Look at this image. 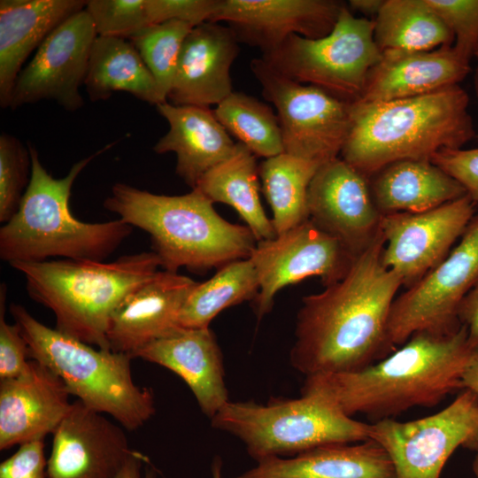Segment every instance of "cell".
I'll return each mask as SVG.
<instances>
[{
    "mask_svg": "<svg viewBox=\"0 0 478 478\" xmlns=\"http://www.w3.org/2000/svg\"><path fill=\"white\" fill-rule=\"evenodd\" d=\"M383 245L380 231L342 280L303 297L289 358L305 377L357 372L397 350L388 324L402 282L382 264Z\"/></svg>",
    "mask_w": 478,
    "mask_h": 478,
    "instance_id": "6da1fadb",
    "label": "cell"
},
{
    "mask_svg": "<svg viewBox=\"0 0 478 478\" xmlns=\"http://www.w3.org/2000/svg\"><path fill=\"white\" fill-rule=\"evenodd\" d=\"M470 347L466 328L416 332L400 349L362 370L306 376L301 393L320 395L346 415L374 422L415 406L432 407L461 389Z\"/></svg>",
    "mask_w": 478,
    "mask_h": 478,
    "instance_id": "7a4b0ae2",
    "label": "cell"
},
{
    "mask_svg": "<svg viewBox=\"0 0 478 478\" xmlns=\"http://www.w3.org/2000/svg\"><path fill=\"white\" fill-rule=\"evenodd\" d=\"M468 105L459 84L413 97L352 103L340 158L369 178L397 161L461 149L475 136Z\"/></svg>",
    "mask_w": 478,
    "mask_h": 478,
    "instance_id": "3957f363",
    "label": "cell"
},
{
    "mask_svg": "<svg viewBox=\"0 0 478 478\" xmlns=\"http://www.w3.org/2000/svg\"><path fill=\"white\" fill-rule=\"evenodd\" d=\"M104 207L150 236L164 270L204 273L249 258L257 240L247 226L223 219L200 190L166 196L117 182Z\"/></svg>",
    "mask_w": 478,
    "mask_h": 478,
    "instance_id": "277c9868",
    "label": "cell"
},
{
    "mask_svg": "<svg viewBox=\"0 0 478 478\" xmlns=\"http://www.w3.org/2000/svg\"><path fill=\"white\" fill-rule=\"evenodd\" d=\"M112 144L79 160L59 179L48 173L35 148L28 145L31 177L18 211L0 228L2 260L41 262L60 257L104 261L118 249L132 234V226L120 219L83 222L69 207L72 187L80 173Z\"/></svg>",
    "mask_w": 478,
    "mask_h": 478,
    "instance_id": "5b68a950",
    "label": "cell"
},
{
    "mask_svg": "<svg viewBox=\"0 0 478 478\" xmlns=\"http://www.w3.org/2000/svg\"><path fill=\"white\" fill-rule=\"evenodd\" d=\"M9 265L24 276L29 297L54 313L56 329L111 350L107 330L113 312L156 275L160 261L151 251L111 262L62 258Z\"/></svg>",
    "mask_w": 478,
    "mask_h": 478,
    "instance_id": "8992f818",
    "label": "cell"
},
{
    "mask_svg": "<svg viewBox=\"0 0 478 478\" xmlns=\"http://www.w3.org/2000/svg\"><path fill=\"white\" fill-rule=\"evenodd\" d=\"M10 312L27 342L29 358L55 373L86 406L128 431L154 415L153 393L135 382L129 354L100 349L50 328L21 305L12 303Z\"/></svg>",
    "mask_w": 478,
    "mask_h": 478,
    "instance_id": "52a82bcc",
    "label": "cell"
},
{
    "mask_svg": "<svg viewBox=\"0 0 478 478\" xmlns=\"http://www.w3.org/2000/svg\"><path fill=\"white\" fill-rule=\"evenodd\" d=\"M211 424L243 441L257 461L297 455L323 444L363 442L369 439L370 430V424L312 392L295 399L271 398L266 405L228 401Z\"/></svg>",
    "mask_w": 478,
    "mask_h": 478,
    "instance_id": "ba28073f",
    "label": "cell"
},
{
    "mask_svg": "<svg viewBox=\"0 0 478 478\" xmlns=\"http://www.w3.org/2000/svg\"><path fill=\"white\" fill-rule=\"evenodd\" d=\"M374 33V19L354 16L346 4L326 36L291 35L261 58L287 78L352 104L360 99L368 73L382 58Z\"/></svg>",
    "mask_w": 478,
    "mask_h": 478,
    "instance_id": "9c48e42d",
    "label": "cell"
},
{
    "mask_svg": "<svg viewBox=\"0 0 478 478\" xmlns=\"http://www.w3.org/2000/svg\"><path fill=\"white\" fill-rule=\"evenodd\" d=\"M251 70L276 109L284 152L320 165L339 157L351 127V104L287 78L262 58L251 60Z\"/></svg>",
    "mask_w": 478,
    "mask_h": 478,
    "instance_id": "30bf717a",
    "label": "cell"
},
{
    "mask_svg": "<svg viewBox=\"0 0 478 478\" xmlns=\"http://www.w3.org/2000/svg\"><path fill=\"white\" fill-rule=\"evenodd\" d=\"M369 439L391 459L395 478H440L457 448L478 452V397L464 389L442 411L411 421L370 424Z\"/></svg>",
    "mask_w": 478,
    "mask_h": 478,
    "instance_id": "8fae6325",
    "label": "cell"
},
{
    "mask_svg": "<svg viewBox=\"0 0 478 478\" xmlns=\"http://www.w3.org/2000/svg\"><path fill=\"white\" fill-rule=\"evenodd\" d=\"M460 238L436 266L395 298L388 331L396 349L416 332L450 334L460 328L459 305L478 281V213Z\"/></svg>",
    "mask_w": 478,
    "mask_h": 478,
    "instance_id": "7c38bea8",
    "label": "cell"
},
{
    "mask_svg": "<svg viewBox=\"0 0 478 478\" xmlns=\"http://www.w3.org/2000/svg\"><path fill=\"white\" fill-rule=\"evenodd\" d=\"M356 258L311 220L258 242L249 258L259 283L253 301L258 319L272 310L277 292L284 287L311 276L320 277L325 287L332 285L347 274Z\"/></svg>",
    "mask_w": 478,
    "mask_h": 478,
    "instance_id": "4fadbf2b",
    "label": "cell"
},
{
    "mask_svg": "<svg viewBox=\"0 0 478 478\" xmlns=\"http://www.w3.org/2000/svg\"><path fill=\"white\" fill-rule=\"evenodd\" d=\"M96 37L85 9L63 21L19 73L9 108L42 100H54L70 112L81 108L84 100L79 89L84 84Z\"/></svg>",
    "mask_w": 478,
    "mask_h": 478,
    "instance_id": "5bb4252c",
    "label": "cell"
},
{
    "mask_svg": "<svg viewBox=\"0 0 478 478\" xmlns=\"http://www.w3.org/2000/svg\"><path fill=\"white\" fill-rule=\"evenodd\" d=\"M475 205L466 194L426 212L382 215V264L402 286L412 287L449 254L475 215Z\"/></svg>",
    "mask_w": 478,
    "mask_h": 478,
    "instance_id": "9a60e30c",
    "label": "cell"
},
{
    "mask_svg": "<svg viewBox=\"0 0 478 478\" xmlns=\"http://www.w3.org/2000/svg\"><path fill=\"white\" fill-rule=\"evenodd\" d=\"M308 212L309 220L354 257L380 234L382 215L373 200L369 179L339 157L315 173L308 189Z\"/></svg>",
    "mask_w": 478,
    "mask_h": 478,
    "instance_id": "2e32d148",
    "label": "cell"
},
{
    "mask_svg": "<svg viewBox=\"0 0 478 478\" xmlns=\"http://www.w3.org/2000/svg\"><path fill=\"white\" fill-rule=\"evenodd\" d=\"M52 435L47 478H115L132 452L121 425L78 399Z\"/></svg>",
    "mask_w": 478,
    "mask_h": 478,
    "instance_id": "e0dca14e",
    "label": "cell"
},
{
    "mask_svg": "<svg viewBox=\"0 0 478 478\" xmlns=\"http://www.w3.org/2000/svg\"><path fill=\"white\" fill-rule=\"evenodd\" d=\"M345 4L336 0H220L210 22H226L239 42L258 48L263 55L291 35L326 36Z\"/></svg>",
    "mask_w": 478,
    "mask_h": 478,
    "instance_id": "ac0fdd59",
    "label": "cell"
},
{
    "mask_svg": "<svg viewBox=\"0 0 478 478\" xmlns=\"http://www.w3.org/2000/svg\"><path fill=\"white\" fill-rule=\"evenodd\" d=\"M71 396L55 373L34 359L22 375L0 381V450L53 434L72 405Z\"/></svg>",
    "mask_w": 478,
    "mask_h": 478,
    "instance_id": "d6986e66",
    "label": "cell"
},
{
    "mask_svg": "<svg viewBox=\"0 0 478 478\" xmlns=\"http://www.w3.org/2000/svg\"><path fill=\"white\" fill-rule=\"evenodd\" d=\"M238 44L228 26L205 22L193 27L182 44L167 102L207 108L221 103L234 92L230 69Z\"/></svg>",
    "mask_w": 478,
    "mask_h": 478,
    "instance_id": "ffe728a7",
    "label": "cell"
},
{
    "mask_svg": "<svg viewBox=\"0 0 478 478\" xmlns=\"http://www.w3.org/2000/svg\"><path fill=\"white\" fill-rule=\"evenodd\" d=\"M132 358L158 364L179 375L210 419L228 402L222 353L210 328L179 326L136 351Z\"/></svg>",
    "mask_w": 478,
    "mask_h": 478,
    "instance_id": "44dd1931",
    "label": "cell"
},
{
    "mask_svg": "<svg viewBox=\"0 0 478 478\" xmlns=\"http://www.w3.org/2000/svg\"><path fill=\"white\" fill-rule=\"evenodd\" d=\"M198 281L166 270L131 293L113 312L107 330L109 347L133 353L179 327L181 309Z\"/></svg>",
    "mask_w": 478,
    "mask_h": 478,
    "instance_id": "7402d4cb",
    "label": "cell"
},
{
    "mask_svg": "<svg viewBox=\"0 0 478 478\" xmlns=\"http://www.w3.org/2000/svg\"><path fill=\"white\" fill-rule=\"evenodd\" d=\"M470 72V60L453 45L427 51L385 50L368 73L358 102L378 103L432 93L459 85Z\"/></svg>",
    "mask_w": 478,
    "mask_h": 478,
    "instance_id": "603a6c76",
    "label": "cell"
},
{
    "mask_svg": "<svg viewBox=\"0 0 478 478\" xmlns=\"http://www.w3.org/2000/svg\"><path fill=\"white\" fill-rule=\"evenodd\" d=\"M156 107L168 122L169 130L156 143L153 150L158 154H176L175 173L191 189L205 173L234 152L236 143L210 108L169 102Z\"/></svg>",
    "mask_w": 478,
    "mask_h": 478,
    "instance_id": "cb8c5ba5",
    "label": "cell"
},
{
    "mask_svg": "<svg viewBox=\"0 0 478 478\" xmlns=\"http://www.w3.org/2000/svg\"><path fill=\"white\" fill-rule=\"evenodd\" d=\"M84 0L0 1V104L10 107L16 80L30 54L63 21L86 7Z\"/></svg>",
    "mask_w": 478,
    "mask_h": 478,
    "instance_id": "d4e9b609",
    "label": "cell"
},
{
    "mask_svg": "<svg viewBox=\"0 0 478 478\" xmlns=\"http://www.w3.org/2000/svg\"><path fill=\"white\" fill-rule=\"evenodd\" d=\"M234 478H395V471L383 447L367 439L323 444L290 459H265Z\"/></svg>",
    "mask_w": 478,
    "mask_h": 478,
    "instance_id": "484cf974",
    "label": "cell"
},
{
    "mask_svg": "<svg viewBox=\"0 0 478 478\" xmlns=\"http://www.w3.org/2000/svg\"><path fill=\"white\" fill-rule=\"evenodd\" d=\"M368 179L382 215L426 212L466 195L459 182L430 159L397 161Z\"/></svg>",
    "mask_w": 478,
    "mask_h": 478,
    "instance_id": "4316f807",
    "label": "cell"
},
{
    "mask_svg": "<svg viewBox=\"0 0 478 478\" xmlns=\"http://www.w3.org/2000/svg\"><path fill=\"white\" fill-rule=\"evenodd\" d=\"M256 158L246 146L237 143L231 156L205 173L196 189L211 202L235 209L259 242L277 235L260 201L259 166Z\"/></svg>",
    "mask_w": 478,
    "mask_h": 478,
    "instance_id": "83f0119b",
    "label": "cell"
},
{
    "mask_svg": "<svg viewBox=\"0 0 478 478\" xmlns=\"http://www.w3.org/2000/svg\"><path fill=\"white\" fill-rule=\"evenodd\" d=\"M84 85L92 101L105 100L114 92L125 91L150 104L167 102L137 50L124 38L97 35Z\"/></svg>",
    "mask_w": 478,
    "mask_h": 478,
    "instance_id": "f1b7e54d",
    "label": "cell"
},
{
    "mask_svg": "<svg viewBox=\"0 0 478 478\" xmlns=\"http://www.w3.org/2000/svg\"><path fill=\"white\" fill-rule=\"evenodd\" d=\"M374 22L382 52L427 51L454 43L452 33L426 0H385Z\"/></svg>",
    "mask_w": 478,
    "mask_h": 478,
    "instance_id": "f546056e",
    "label": "cell"
},
{
    "mask_svg": "<svg viewBox=\"0 0 478 478\" xmlns=\"http://www.w3.org/2000/svg\"><path fill=\"white\" fill-rule=\"evenodd\" d=\"M320 166L286 152L260 163L262 191L277 235L309 220L308 189Z\"/></svg>",
    "mask_w": 478,
    "mask_h": 478,
    "instance_id": "4dcf8cb0",
    "label": "cell"
},
{
    "mask_svg": "<svg viewBox=\"0 0 478 478\" xmlns=\"http://www.w3.org/2000/svg\"><path fill=\"white\" fill-rule=\"evenodd\" d=\"M258 290V279L251 260L232 261L190 291L181 309L178 324L184 328H210L211 321L221 311L254 301Z\"/></svg>",
    "mask_w": 478,
    "mask_h": 478,
    "instance_id": "1f68e13d",
    "label": "cell"
},
{
    "mask_svg": "<svg viewBox=\"0 0 478 478\" xmlns=\"http://www.w3.org/2000/svg\"><path fill=\"white\" fill-rule=\"evenodd\" d=\"M213 112L227 132L256 157L268 158L284 152L277 115L256 97L233 92Z\"/></svg>",
    "mask_w": 478,
    "mask_h": 478,
    "instance_id": "d6a6232c",
    "label": "cell"
},
{
    "mask_svg": "<svg viewBox=\"0 0 478 478\" xmlns=\"http://www.w3.org/2000/svg\"><path fill=\"white\" fill-rule=\"evenodd\" d=\"M192 28L185 22L170 20L151 25L129 39L155 78L166 101L173 85L182 44Z\"/></svg>",
    "mask_w": 478,
    "mask_h": 478,
    "instance_id": "836d02e7",
    "label": "cell"
},
{
    "mask_svg": "<svg viewBox=\"0 0 478 478\" xmlns=\"http://www.w3.org/2000/svg\"><path fill=\"white\" fill-rule=\"evenodd\" d=\"M31 177L27 148L16 137L0 136V221L6 223L19 209Z\"/></svg>",
    "mask_w": 478,
    "mask_h": 478,
    "instance_id": "e575fe53",
    "label": "cell"
},
{
    "mask_svg": "<svg viewBox=\"0 0 478 478\" xmlns=\"http://www.w3.org/2000/svg\"><path fill=\"white\" fill-rule=\"evenodd\" d=\"M85 10L98 36L129 40L151 26L146 0H89Z\"/></svg>",
    "mask_w": 478,
    "mask_h": 478,
    "instance_id": "d590c367",
    "label": "cell"
},
{
    "mask_svg": "<svg viewBox=\"0 0 478 478\" xmlns=\"http://www.w3.org/2000/svg\"><path fill=\"white\" fill-rule=\"evenodd\" d=\"M454 36L453 48L470 60L478 44V0H426Z\"/></svg>",
    "mask_w": 478,
    "mask_h": 478,
    "instance_id": "8d00e7d4",
    "label": "cell"
},
{
    "mask_svg": "<svg viewBox=\"0 0 478 478\" xmlns=\"http://www.w3.org/2000/svg\"><path fill=\"white\" fill-rule=\"evenodd\" d=\"M6 285L0 287V381L22 375L29 367L28 347L17 324L5 320Z\"/></svg>",
    "mask_w": 478,
    "mask_h": 478,
    "instance_id": "74e56055",
    "label": "cell"
},
{
    "mask_svg": "<svg viewBox=\"0 0 478 478\" xmlns=\"http://www.w3.org/2000/svg\"><path fill=\"white\" fill-rule=\"evenodd\" d=\"M220 0H146L150 25L179 20L193 27L210 22Z\"/></svg>",
    "mask_w": 478,
    "mask_h": 478,
    "instance_id": "f35d334b",
    "label": "cell"
},
{
    "mask_svg": "<svg viewBox=\"0 0 478 478\" xmlns=\"http://www.w3.org/2000/svg\"><path fill=\"white\" fill-rule=\"evenodd\" d=\"M430 160L459 182L478 204V148L441 150Z\"/></svg>",
    "mask_w": 478,
    "mask_h": 478,
    "instance_id": "ab89813d",
    "label": "cell"
},
{
    "mask_svg": "<svg viewBox=\"0 0 478 478\" xmlns=\"http://www.w3.org/2000/svg\"><path fill=\"white\" fill-rule=\"evenodd\" d=\"M44 440L19 446L12 456L0 464V478H47Z\"/></svg>",
    "mask_w": 478,
    "mask_h": 478,
    "instance_id": "60d3db41",
    "label": "cell"
},
{
    "mask_svg": "<svg viewBox=\"0 0 478 478\" xmlns=\"http://www.w3.org/2000/svg\"><path fill=\"white\" fill-rule=\"evenodd\" d=\"M458 318L466 328L470 349L478 347V281L461 301Z\"/></svg>",
    "mask_w": 478,
    "mask_h": 478,
    "instance_id": "b9f144b4",
    "label": "cell"
},
{
    "mask_svg": "<svg viewBox=\"0 0 478 478\" xmlns=\"http://www.w3.org/2000/svg\"><path fill=\"white\" fill-rule=\"evenodd\" d=\"M461 389H467L478 397V347L470 349L460 378Z\"/></svg>",
    "mask_w": 478,
    "mask_h": 478,
    "instance_id": "7bdbcfd3",
    "label": "cell"
},
{
    "mask_svg": "<svg viewBox=\"0 0 478 478\" xmlns=\"http://www.w3.org/2000/svg\"><path fill=\"white\" fill-rule=\"evenodd\" d=\"M384 1L385 0H351L349 1L348 5L351 11H356L366 17H374L375 19L382 7Z\"/></svg>",
    "mask_w": 478,
    "mask_h": 478,
    "instance_id": "ee69618b",
    "label": "cell"
},
{
    "mask_svg": "<svg viewBox=\"0 0 478 478\" xmlns=\"http://www.w3.org/2000/svg\"><path fill=\"white\" fill-rule=\"evenodd\" d=\"M221 461L220 459H216L213 460L212 466V478H222L221 477Z\"/></svg>",
    "mask_w": 478,
    "mask_h": 478,
    "instance_id": "f6af8a7d",
    "label": "cell"
},
{
    "mask_svg": "<svg viewBox=\"0 0 478 478\" xmlns=\"http://www.w3.org/2000/svg\"><path fill=\"white\" fill-rule=\"evenodd\" d=\"M474 56L478 57V44H477V46L475 48ZM474 89L475 96H476L477 102H478V66L476 67V69L474 71Z\"/></svg>",
    "mask_w": 478,
    "mask_h": 478,
    "instance_id": "bcb514c9",
    "label": "cell"
},
{
    "mask_svg": "<svg viewBox=\"0 0 478 478\" xmlns=\"http://www.w3.org/2000/svg\"><path fill=\"white\" fill-rule=\"evenodd\" d=\"M473 470L474 472V474L476 478H478V452L474 458V463H473Z\"/></svg>",
    "mask_w": 478,
    "mask_h": 478,
    "instance_id": "7dc6e473",
    "label": "cell"
}]
</instances>
